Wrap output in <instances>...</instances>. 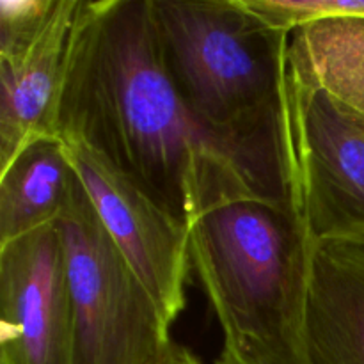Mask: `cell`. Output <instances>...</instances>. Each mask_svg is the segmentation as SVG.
<instances>
[{
	"mask_svg": "<svg viewBox=\"0 0 364 364\" xmlns=\"http://www.w3.org/2000/svg\"><path fill=\"white\" fill-rule=\"evenodd\" d=\"M55 135L100 153L187 226L233 199L299 206L291 139L220 134L185 105L164 68L153 0H82Z\"/></svg>",
	"mask_w": 364,
	"mask_h": 364,
	"instance_id": "1",
	"label": "cell"
},
{
	"mask_svg": "<svg viewBox=\"0 0 364 364\" xmlns=\"http://www.w3.org/2000/svg\"><path fill=\"white\" fill-rule=\"evenodd\" d=\"M164 68L192 114L240 137H290L287 52L290 34L244 0H153Z\"/></svg>",
	"mask_w": 364,
	"mask_h": 364,
	"instance_id": "2",
	"label": "cell"
},
{
	"mask_svg": "<svg viewBox=\"0 0 364 364\" xmlns=\"http://www.w3.org/2000/svg\"><path fill=\"white\" fill-rule=\"evenodd\" d=\"M311 245L301 208L265 198L223 203L188 226L224 341L301 343Z\"/></svg>",
	"mask_w": 364,
	"mask_h": 364,
	"instance_id": "3",
	"label": "cell"
},
{
	"mask_svg": "<svg viewBox=\"0 0 364 364\" xmlns=\"http://www.w3.org/2000/svg\"><path fill=\"white\" fill-rule=\"evenodd\" d=\"M73 313V364H162L171 323L116 247L78 180L57 223Z\"/></svg>",
	"mask_w": 364,
	"mask_h": 364,
	"instance_id": "4",
	"label": "cell"
},
{
	"mask_svg": "<svg viewBox=\"0 0 364 364\" xmlns=\"http://www.w3.org/2000/svg\"><path fill=\"white\" fill-rule=\"evenodd\" d=\"M297 201L313 242L364 244V114L287 89Z\"/></svg>",
	"mask_w": 364,
	"mask_h": 364,
	"instance_id": "5",
	"label": "cell"
},
{
	"mask_svg": "<svg viewBox=\"0 0 364 364\" xmlns=\"http://www.w3.org/2000/svg\"><path fill=\"white\" fill-rule=\"evenodd\" d=\"M66 144L107 233L173 326L187 308L185 288L192 270L188 226L100 153L82 142Z\"/></svg>",
	"mask_w": 364,
	"mask_h": 364,
	"instance_id": "6",
	"label": "cell"
},
{
	"mask_svg": "<svg viewBox=\"0 0 364 364\" xmlns=\"http://www.w3.org/2000/svg\"><path fill=\"white\" fill-rule=\"evenodd\" d=\"M0 364H73V313L57 224L0 247Z\"/></svg>",
	"mask_w": 364,
	"mask_h": 364,
	"instance_id": "7",
	"label": "cell"
},
{
	"mask_svg": "<svg viewBox=\"0 0 364 364\" xmlns=\"http://www.w3.org/2000/svg\"><path fill=\"white\" fill-rule=\"evenodd\" d=\"M82 0H57L31 46L0 57V171L39 135H55L57 110Z\"/></svg>",
	"mask_w": 364,
	"mask_h": 364,
	"instance_id": "8",
	"label": "cell"
},
{
	"mask_svg": "<svg viewBox=\"0 0 364 364\" xmlns=\"http://www.w3.org/2000/svg\"><path fill=\"white\" fill-rule=\"evenodd\" d=\"M301 347L309 364H364L361 242H313Z\"/></svg>",
	"mask_w": 364,
	"mask_h": 364,
	"instance_id": "9",
	"label": "cell"
},
{
	"mask_svg": "<svg viewBox=\"0 0 364 364\" xmlns=\"http://www.w3.org/2000/svg\"><path fill=\"white\" fill-rule=\"evenodd\" d=\"M78 183L66 141L39 135L0 171V247L59 223Z\"/></svg>",
	"mask_w": 364,
	"mask_h": 364,
	"instance_id": "10",
	"label": "cell"
},
{
	"mask_svg": "<svg viewBox=\"0 0 364 364\" xmlns=\"http://www.w3.org/2000/svg\"><path fill=\"white\" fill-rule=\"evenodd\" d=\"M287 89L322 91L364 114V16L331 14L290 32Z\"/></svg>",
	"mask_w": 364,
	"mask_h": 364,
	"instance_id": "11",
	"label": "cell"
},
{
	"mask_svg": "<svg viewBox=\"0 0 364 364\" xmlns=\"http://www.w3.org/2000/svg\"><path fill=\"white\" fill-rule=\"evenodd\" d=\"M57 0H0V57L31 46L52 20Z\"/></svg>",
	"mask_w": 364,
	"mask_h": 364,
	"instance_id": "12",
	"label": "cell"
},
{
	"mask_svg": "<svg viewBox=\"0 0 364 364\" xmlns=\"http://www.w3.org/2000/svg\"><path fill=\"white\" fill-rule=\"evenodd\" d=\"M270 27L290 34L306 21L331 14L364 16V0H244Z\"/></svg>",
	"mask_w": 364,
	"mask_h": 364,
	"instance_id": "13",
	"label": "cell"
},
{
	"mask_svg": "<svg viewBox=\"0 0 364 364\" xmlns=\"http://www.w3.org/2000/svg\"><path fill=\"white\" fill-rule=\"evenodd\" d=\"M213 364H309L301 343H258V341H224Z\"/></svg>",
	"mask_w": 364,
	"mask_h": 364,
	"instance_id": "14",
	"label": "cell"
},
{
	"mask_svg": "<svg viewBox=\"0 0 364 364\" xmlns=\"http://www.w3.org/2000/svg\"><path fill=\"white\" fill-rule=\"evenodd\" d=\"M162 364H203L198 359V355L192 354L188 348L181 347V345H174L171 354L167 355V359Z\"/></svg>",
	"mask_w": 364,
	"mask_h": 364,
	"instance_id": "15",
	"label": "cell"
}]
</instances>
